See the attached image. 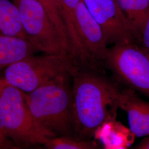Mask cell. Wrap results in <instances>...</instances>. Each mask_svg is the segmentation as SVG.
<instances>
[{
	"mask_svg": "<svg viewBox=\"0 0 149 149\" xmlns=\"http://www.w3.org/2000/svg\"><path fill=\"white\" fill-rule=\"evenodd\" d=\"M0 128L16 145H44L54 138L41 128L32 116L24 92L1 80L0 87Z\"/></svg>",
	"mask_w": 149,
	"mask_h": 149,
	"instance_id": "obj_3",
	"label": "cell"
},
{
	"mask_svg": "<svg viewBox=\"0 0 149 149\" xmlns=\"http://www.w3.org/2000/svg\"><path fill=\"white\" fill-rule=\"evenodd\" d=\"M139 45L149 55V17L142 33Z\"/></svg>",
	"mask_w": 149,
	"mask_h": 149,
	"instance_id": "obj_15",
	"label": "cell"
},
{
	"mask_svg": "<svg viewBox=\"0 0 149 149\" xmlns=\"http://www.w3.org/2000/svg\"><path fill=\"white\" fill-rule=\"evenodd\" d=\"M72 79L74 134L77 140H90L102 125L116 116L121 90L90 70L77 68Z\"/></svg>",
	"mask_w": 149,
	"mask_h": 149,
	"instance_id": "obj_1",
	"label": "cell"
},
{
	"mask_svg": "<svg viewBox=\"0 0 149 149\" xmlns=\"http://www.w3.org/2000/svg\"><path fill=\"white\" fill-rule=\"evenodd\" d=\"M77 69L69 56L33 55L6 68L3 80L8 84L29 93L52 81L72 76Z\"/></svg>",
	"mask_w": 149,
	"mask_h": 149,
	"instance_id": "obj_4",
	"label": "cell"
},
{
	"mask_svg": "<svg viewBox=\"0 0 149 149\" xmlns=\"http://www.w3.org/2000/svg\"><path fill=\"white\" fill-rule=\"evenodd\" d=\"M119 108L126 112L131 133L136 137L149 136V103L128 88L120 91Z\"/></svg>",
	"mask_w": 149,
	"mask_h": 149,
	"instance_id": "obj_8",
	"label": "cell"
},
{
	"mask_svg": "<svg viewBox=\"0 0 149 149\" xmlns=\"http://www.w3.org/2000/svg\"><path fill=\"white\" fill-rule=\"evenodd\" d=\"M134 149H149V136H146L138 144L135 145Z\"/></svg>",
	"mask_w": 149,
	"mask_h": 149,
	"instance_id": "obj_17",
	"label": "cell"
},
{
	"mask_svg": "<svg viewBox=\"0 0 149 149\" xmlns=\"http://www.w3.org/2000/svg\"><path fill=\"white\" fill-rule=\"evenodd\" d=\"M1 80H2V79H0V87H1Z\"/></svg>",
	"mask_w": 149,
	"mask_h": 149,
	"instance_id": "obj_18",
	"label": "cell"
},
{
	"mask_svg": "<svg viewBox=\"0 0 149 149\" xmlns=\"http://www.w3.org/2000/svg\"><path fill=\"white\" fill-rule=\"evenodd\" d=\"M12 1L19 11L27 40L37 52L69 56L59 32L42 6L36 0Z\"/></svg>",
	"mask_w": 149,
	"mask_h": 149,
	"instance_id": "obj_6",
	"label": "cell"
},
{
	"mask_svg": "<svg viewBox=\"0 0 149 149\" xmlns=\"http://www.w3.org/2000/svg\"><path fill=\"white\" fill-rule=\"evenodd\" d=\"M63 8L64 20L69 44V55L74 49L76 41L75 11L81 0H60Z\"/></svg>",
	"mask_w": 149,
	"mask_h": 149,
	"instance_id": "obj_13",
	"label": "cell"
},
{
	"mask_svg": "<svg viewBox=\"0 0 149 149\" xmlns=\"http://www.w3.org/2000/svg\"><path fill=\"white\" fill-rule=\"evenodd\" d=\"M50 149H95L98 146L90 140H80L69 136L49 138L43 145Z\"/></svg>",
	"mask_w": 149,
	"mask_h": 149,
	"instance_id": "obj_14",
	"label": "cell"
},
{
	"mask_svg": "<svg viewBox=\"0 0 149 149\" xmlns=\"http://www.w3.org/2000/svg\"><path fill=\"white\" fill-rule=\"evenodd\" d=\"M125 18L136 43L141 36L149 17V0H116Z\"/></svg>",
	"mask_w": 149,
	"mask_h": 149,
	"instance_id": "obj_9",
	"label": "cell"
},
{
	"mask_svg": "<svg viewBox=\"0 0 149 149\" xmlns=\"http://www.w3.org/2000/svg\"><path fill=\"white\" fill-rule=\"evenodd\" d=\"M72 76H64L40 86L24 97L38 124L54 137L69 136L72 128Z\"/></svg>",
	"mask_w": 149,
	"mask_h": 149,
	"instance_id": "obj_2",
	"label": "cell"
},
{
	"mask_svg": "<svg viewBox=\"0 0 149 149\" xmlns=\"http://www.w3.org/2000/svg\"><path fill=\"white\" fill-rule=\"evenodd\" d=\"M0 34L27 40L19 11L12 0H0Z\"/></svg>",
	"mask_w": 149,
	"mask_h": 149,
	"instance_id": "obj_11",
	"label": "cell"
},
{
	"mask_svg": "<svg viewBox=\"0 0 149 149\" xmlns=\"http://www.w3.org/2000/svg\"><path fill=\"white\" fill-rule=\"evenodd\" d=\"M36 52L37 50L27 40L0 34V70Z\"/></svg>",
	"mask_w": 149,
	"mask_h": 149,
	"instance_id": "obj_10",
	"label": "cell"
},
{
	"mask_svg": "<svg viewBox=\"0 0 149 149\" xmlns=\"http://www.w3.org/2000/svg\"><path fill=\"white\" fill-rule=\"evenodd\" d=\"M18 146L3 134L0 128V149H17Z\"/></svg>",
	"mask_w": 149,
	"mask_h": 149,
	"instance_id": "obj_16",
	"label": "cell"
},
{
	"mask_svg": "<svg viewBox=\"0 0 149 149\" xmlns=\"http://www.w3.org/2000/svg\"><path fill=\"white\" fill-rule=\"evenodd\" d=\"M83 1L101 28L108 45L136 43L116 0Z\"/></svg>",
	"mask_w": 149,
	"mask_h": 149,
	"instance_id": "obj_7",
	"label": "cell"
},
{
	"mask_svg": "<svg viewBox=\"0 0 149 149\" xmlns=\"http://www.w3.org/2000/svg\"><path fill=\"white\" fill-rule=\"evenodd\" d=\"M105 65L129 88L149 97V55L136 43L108 48Z\"/></svg>",
	"mask_w": 149,
	"mask_h": 149,
	"instance_id": "obj_5",
	"label": "cell"
},
{
	"mask_svg": "<svg viewBox=\"0 0 149 149\" xmlns=\"http://www.w3.org/2000/svg\"><path fill=\"white\" fill-rule=\"evenodd\" d=\"M42 6L62 39L69 56V44L64 20L63 8L60 0H36Z\"/></svg>",
	"mask_w": 149,
	"mask_h": 149,
	"instance_id": "obj_12",
	"label": "cell"
}]
</instances>
